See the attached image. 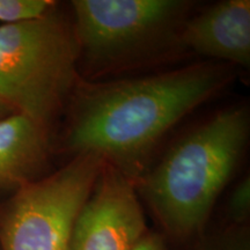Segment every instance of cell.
Here are the masks:
<instances>
[{"label": "cell", "instance_id": "cell-10", "mask_svg": "<svg viewBox=\"0 0 250 250\" xmlns=\"http://www.w3.org/2000/svg\"><path fill=\"white\" fill-rule=\"evenodd\" d=\"M58 8L59 4L54 0H0V24L39 20Z\"/></svg>", "mask_w": 250, "mask_h": 250}, {"label": "cell", "instance_id": "cell-9", "mask_svg": "<svg viewBox=\"0 0 250 250\" xmlns=\"http://www.w3.org/2000/svg\"><path fill=\"white\" fill-rule=\"evenodd\" d=\"M187 250H250L249 225L208 228Z\"/></svg>", "mask_w": 250, "mask_h": 250}, {"label": "cell", "instance_id": "cell-5", "mask_svg": "<svg viewBox=\"0 0 250 250\" xmlns=\"http://www.w3.org/2000/svg\"><path fill=\"white\" fill-rule=\"evenodd\" d=\"M103 162L92 154L72 156L59 169L0 199V250H68L74 221Z\"/></svg>", "mask_w": 250, "mask_h": 250}, {"label": "cell", "instance_id": "cell-3", "mask_svg": "<svg viewBox=\"0 0 250 250\" xmlns=\"http://www.w3.org/2000/svg\"><path fill=\"white\" fill-rule=\"evenodd\" d=\"M71 6L81 79L156 66L186 51L180 37L191 1L74 0Z\"/></svg>", "mask_w": 250, "mask_h": 250}, {"label": "cell", "instance_id": "cell-11", "mask_svg": "<svg viewBox=\"0 0 250 250\" xmlns=\"http://www.w3.org/2000/svg\"><path fill=\"white\" fill-rule=\"evenodd\" d=\"M225 224L249 225L250 218V179L243 177L228 197Z\"/></svg>", "mask_w": 250, "mask_h": 250}, {"label": "cell", "instance_id": "cell-2", "mask_svg": "<svg viewBox=\"0 0 250 250\" xmlns=\"http://www.w3.org/2000/svg\"><path fill=\"white\" fill-rule=\"evenodd\" d=\"M249 111L233 105L183 134L134 188L170 248L187 250L208 228L215 203L245 155Z\"/></svg>", "mask_w": 250, "mask_h": 250}, {"label": "cell", "instance_id": "cell-8", "mask_svg": "<svg viewBox=\"0 0 250 250\" xmlns=\"http://www.w3.org/2000/svg\"><path fill=\"white\" fill-rule=\"evenodd\" d=\"M52 131L21 114L0 120V196L37 181L50 171Z\"/></svg>", "mask_w": 250, "mask_h": 250}, {"label": "cell", "instance_id": "cell-6", "mask_svg": "<svg viewBox=\"0 0 250 250\" xmlns=\"http://www.w3.org/2000/svg\"><path fill=\"white\" fill-rule=\"evenodd\" d=\"M147 230L133 181L103 162L74 221L68 250H132Z\"/></svg>", "mask_w": 250, "mask_h": 250}, {"label": "cell", "instance_id": "cell-4", "mask_svg": "<svg viewBox=\"0 0 250 250\" xmlns=\"http://www.w3.org/2000/svg\"><path fill=\"white\" fill-rule=\"evenodd\" d=\"M79 57L73 23L59 9L0 24V99L52 131L80 80Z\"/></svg>", "mask_w": 250, "mask_h": 250}, {"label": "cell", "instance_id": "cell-7", "mask_svg": "<svg viewBox=\"0 0 250 250\" xmlns=\"http://www.w3.org/2000/svg\"><path fill=\"white\" fill-rule=\"evenodd\" d=\"M186 51L230 66L249 67L250 1L224 0L187 19L181 30Z\"/></svg>", "mask_w": 250, "mask_h": 250}, {"label": "cell", "instance_id": "cell-13", "mask_svg": "<svg viewBox=\"0 0 250 250\" xmlns=\"http://www.w3.org/2000/svg\"><path fill=\"white\" fill-rule=\"evenodd\" d=\"M11 114H14L13 109L9 107L5 101H2V100L0 99V120L6 116H8V115Z\"/></svg>", "mask_w": 250, "mask_h": 250}, {"label": "cell", "instance_id": "cell-12", "mask_svg": "<svg viewBox=\"0 0 250 250\" xmlns=\"http://www.w3.org/2000/svg\"><path fill=\"white\" fill-rule=\"evenodd\" d=\"M132 250H170V247L158 230L148 228Z\"/></svg>", "mask_w": 250, "mask_h": 250}, {"label": "cell", "instance_id": "cell-1", "mask_svg": "<svg viewBox=\"0 0 250 250\" xmlns=\"http://www.w3.org/2000/svg\"><path fill=\"white\" fill-rule=\"evenodd\" d=\"M233 70L210 61L122 79L80 78L64 111L61 151L99 156L134 182L175 125L232 83Z\"/></svg>", "mask_w": 250, "mask_h": 250}]
</instances>
